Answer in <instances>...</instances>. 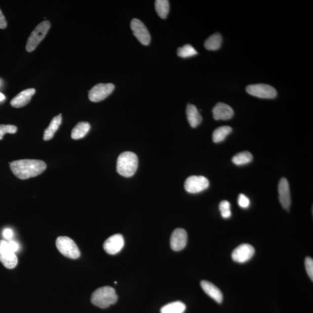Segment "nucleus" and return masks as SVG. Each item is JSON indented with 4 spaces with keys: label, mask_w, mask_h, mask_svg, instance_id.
<instances>
[{
    "label": "nucleus",
    "mask_w": 313,
    "mask_h": 313,
    "mask_svg": "<svg viewBox=\"0 0 313 313\" xmlns=\"http://www.w3.org/2000/svg\"><path fill=\"white\" fill-rule=\"evenodd\" d=\"M155 9L158 15L161 19H165L169 11V2L167 0H157L155 2Z\"/></svg>",
    "instance_id": "obj_25"
},
{
    "label": "nucleus",
    "mask_w": 313,
    "mask_h": 313,
    "mask_svg": "<svg viewBox=\"0 0 313 313\" xmlns=\"http://www.w3.org/2000/svg\"><path fill=\"white\" fill-rule=\"evenodd\" d=\"M5 96L3 94L0 93V102L5 100Z\"/></svg>",
    "instance_id": "obj_34"
},
{
    "label": "nucleus",
    "mask_w": 313,
    "mask_h": 313,
    "mask_svg": "<svg viewBox=\"0 0 313 313\" xmlns=\"http://www.w3.org/2000/svg\"><path fill=\"white\" fill-rule=\"evenodd\" d=\"M51 27L49 21H45L38 24L31 33L28 40L27 41L26 50L28 53L33 52L36 49L39 43L46 36Z\"/></svg>",
    "instance_id": "obj_4"
},
{
    "label": "nucleus",
    "mask_w": 313,
    "mask_h": 313,
    "mask_svg": "<svg viewBox=\"0 0 313 313\" xmlns=\"http://www.w3.org/2000/svg\"><path fill=\"white\" fill-rule=\"evenodd\" d=\"M231 205L228 201H221L219 204L221 215L225 219H228L232 216Z\"/></svg>",
    "instance_id": "obj_27"
},
{
    "label": "nucleus",
    "mask_w": 313,
    "mask_h": 313,
    "mask_svg": "<svg viewBox=\"0 0 313 313\" xmlns=\"http://www.w3.org/2000/svg\"><path fill=\"white\" fill-rule=\"evenodd\" d=\"M305 267L307 273V275L310 279L313 280V260L310 257H306L304 261Z\"/></svg>",
    "instance_id": "obj_29"
},
{
    "label": "nucleus",
    "mask_w": 313,
    "mask_h": 313,
    "mask_svg": "<svg viewBox=\"0 0 313 313\" xmlns=\"http://www.w3.org/2000/svg\"><path fill=\"white\" fill-rule=\"evenodd\" d=\"M238 204H239L240 207L243 208H247L250 205V200L248 198L243 195V194H240L238 199Z\"/></svg>",
    "instance_id": "obj_30"
},
{
    "label": "nucleus",
    "mask_w": 313,
    "mask_h": 313,
    "mask_svg": "<svg viewBox=\"0 0 313 313\" xmlns=\"http://www.w3.org/2000/svg\"><path fill=\"white\" fill-rule=\"evenodd\" d=\"M186 114H187L188 120L190 126L192 128H196L199 125L203 120L199 110L196 106L189 104L186 108Z\"/></svg>",
    "instance_id": "obj_18"
},
{
    "label": "nucleus",
    "mask_w": 313,
    "mask_h": 313,
    "mask_svg": "<svg viewBox=\"0 0 313 313\" xmlns=\"http://www.w3.org/2000/svg\"><path fill=\"white\" fill-rule=\"evenodd\" d=\"M124 245L123 236L120 234L113 235L105 241L104 244L105 251L110 255L117 254Z\"/></svg>",
    "instance_id": "obj_13"
},
{
    "label": "nucleus",
    "mask_w": 313,
    "mask_h": 313,
    "mask_svg": "<svg viewBox=\"0 0 313 313\" xmlns=\"http://www.w3.org/2000/svg\"><path fill=\"white\" fill-rule=\"evenodd\" d=\"M232 130V128L229 126H223L216 128L212 134L213 141L215 143L223 141Z\"/></svg>",
    "instance_id": "obj_23"
},
{
    "label": "nucleus",
    "mask_w": 313,
    "mask_h": 313,
    "mask_svg": "<svg viewBox=\"0 0 313 313\" xmlns=\"http://www.w3.org/2000/svg\"><path fill=\"white\" fill-rule=\"evenodd\" d=\"M222 42V37L219 33H216L209 37L204 43L205 49L209 51H215L220 49Z\"/></svg>",
    "instance_id": "obj_21"
},
{
    "label": "nucleus",
    "mask_w": 313,
    "mask_h": 313,
    "mask_svg": "<svg viewBox=\"0 0 313 313\" xmlns=\"http://www.w3.org/2000/svg\"><path fill=\"white\" fill-rule=\"evenodd\" d=\"M253 159L252 154L247 151L238 153L232 158V162L237 165L249 164Z\"/></svg>",
    "instance_id": "obj_24"
},
{
    "label": "nucleus",
    "mask_w": 313,
    "mask_h": 313,
    "mask_svg": "<svg viewBox=\"0 0 313 313\" xmlns=\"http://www.w3.org/2000/svg\"><path fill=\"white\" fill-rule=\"evenodd\" d=\"M9 247L11 248V250L14 252H17L19 249V245L17 242L14 241H11L9 243Z\"/></svg>",
    "instance_id": "obj_32"
},
{
    "label": "nucleus",
    "mask_w": 313,
    "mask_h": 313,
    "mask_svg": "<svg viewBox=\"0 0 313 313\" xmlns=\"http://www.w3.org/2000/svg\"><path fill=\"white\" fill-rule=\"evenodd\" d=\"M56 245L58 251L68 258L76 259L81 255L77 244L68 237H59L56 241Z\"/></svg>",
    "instance_id": "obj_5"
},
{
    "label": "nucleus",
    "mask_w": 313,
    "mask_h": 313,
    "mask_svg": "<svg viewBox=\"0 0 313 313\" xmlns=\"http://www.w3.org/2000/svg\"><path fill=\"white\" fill-rule=\"evenodd\" d=\"M35 93L33 88L23 90L11 100V105L15 108H22L29 104Z\"/></svg>",
    "instance_id": "obj_16"
},
{
    "label": "nucleus",
    "mask_w": 313,
    "mask_h": 313,
    "mask_svg": "<svg viewBox=\"0 0 313 313\" xmlns=\"http://www.w3.org/2000/svg\"><path fill=\"white\" fill-rule=\"evenodd\" d=\"M186 308V305L184 303L176 301L165 305L161 308V313H184Z\"/></svg>",
    "instance_id": "obj_22"
},
{
    "label": "nucleus",
    "mask_w": 313,
    "mask_h": 313,
    "mask_svg": "<svg viewBox=\"0 0 313 313\" xmlns=\"http://www.w3.org/2000/svg\"><path fill=\"white\" fill-rule=\"evenodd\" d=\"M0 261L6 268L12 269L17 266L18 257L11 250L9 243L0 240Z\"/></svg>",
    "instance_id": "obj_6"
},
{
    "label": "nucleus",
    "mask_w": 313,
    "mask_h": 313,
    "mask_svg": "<svg viewBox=\"0 0 313 313\" xmlns=\"http://www.w3.org/2000/svg\"><path fill=\"white\" fill-rule=\"evenodd\" d=\"M209 182L203 176H191L187 178L185 183V189L188 193H198L208 188Z\"/></svg>",
    "instance_id": "obj_7"
},
{
    "label": "nucleus",
    "mask_w": 313,
    "mask_h": 313,
    "mask_svg": "<svg viewBox=\"0 0 313 313\" xmlns=\"http://www.w3.org/2000/svg\"><path fill=\"white\" fill-rule=\"evenodd\" d=\"M138 166V158L134 153L125 152L118 156L117 171L122 176H132L136 172Z\"/></svg>",
    "instance_id": "obj_2"
},
{
    "label": "nucleus",
    "mask_w": 313,
    "mask_h": 313,
    "mask_svg": "<svg viewBox=\"0 0 313 313\" xmlns=\"http://www.w3.org/2000/svg\"><path fill=\"white\" fill-rule=\"evenodd\" d=\"M118 300V296L116 291L112 287L109 286L103 287L97 289L91 296V302L95 306L106 308L111 305L116 303Z\"/></svg>",
    "instance_id": "obj_3"
},
{
    "label": "nucleus",
    "mask_w": 313,
    "mask_h": 313,
    "mask_svg": "<svg viewBox=\"0 0 313 313\" xmlns=\"http://www.w3.org/2000/svg\"><path fill=\"white\" fill-rule=\"evenodd\" d=\"M247 92L255 97L263 99H273L276 97V89L271 85L264 84L249 85L246 88Z\"/></svg>",
    "instance_id": "obj_8"
},
{
    "label": "nucleus",
    "mask_w": 313,
    "mask_h": 313,
    "mask_svg": "<svg viewBox=\"0 0 313 313\" xmlns=\"http://www.w3.org/2000/svg\"><path fill=\"white\" fill-rule=\"evenodd\" d=\"M278 191L279 193V200L282 207L289 210L291 204L290 185L286 178H282L280 181Z\"/></svg>",
    "instance_id": "obj_14"
},
{
    "label": "nucleus",
    "mask_w": 313,
    "mask_h": 313,
    "mask_svg": "<svg viewBox=\"0 0 313 313\" xmlns=\"http://www.w3.org/2000/svg\"><path fill=\"white\" fill-rule=\"evenodd\" d=\"M213 116L215 120H228L233 117L234 111L231 106L223 104V103H218L212 110Z\"/></svg>",
    "instance_id": "obj_15"
},
{
    "label": "nucleus",
    "mask_w": 313,
    "mask_h": 313,
    "mask_svg": "<svg viewBox=\"0 0 313 313\" xmlns=\"http://www.w3.org/2000/svg\"><path fill=\"white\" fill-rule=\"evenodd\" d=\"M62 119L61 114L53 118L49 127L45 130L44 133H43V140L47 141L53 138L55 133L57 132L59 126L61 124Z\"/></svg>",
    "instance_id": "obj_19"
},
{
    "label": "nucleus",
    "mask_w": 313,
    "mask_h": 313,
    "mask_svg": "<svg viewBox=\"0 0 313 313\" xmlns=\"http://www.w3.org/2000/svg\"><path fill=\"white\" fill-rule=\"evenodd\" d=\"M254 254V248L251 245L244 244L239 245L233 251L232 257L236 262L243 263L250 260Z\"/></svg>",
    "instance_id": "obj_11"
},
{
    "label": "nucleus",
    "mask_w": 313,
    "mask_h": 313,
    "mask_svg": "<svg viewBox=\"0 0 313 313\" xmlns=\"http://www.w3.org/2000/svg\"><path fill=\"white\" fill-rule=\"evenodd\" d=\"M3 236L7 240H10L13 236V232L10 229H7L3 232Z\"/></svg>",
    "instance_id": "obj_33"
},
{
    "label": "nucleus",
    "mask_w": 313,
    "mask_h": 313,
    "mask_svg": "<svg viewBox=\"0 0 313 313\" xmlns=\"http://www.w3.org/2000/svg\"><path fill=\"white\" fill-rule=\"evenodd\" d=\"M188 242V234L184 229L178 228L172 234L170 244L172 250L180 251L184 249Z\"/></svg>",
    "instance_id": "obj_12"
},
{
    "label": "nucleus",
    "mask_w": 313,
    "mask_h": 313,
    "mask_svg": "<svg viewBox=\"0 0 313 313\" xmlns=\"http://www.w3.org/2000/svg\"><path fill=\"white\" fill-rule=\"evenodd\" d=\"M7 26L6 19L4 16L2 11L0 10V29H5Z\"/></svg>",
    "instance_id": "obj_31"
},
{
    "label": "nucleus",
    "mask_w": 313,
    "mask_h": 313,
    "mask_svg": "<svg viewBox=\"0 0 313 313\" xmlns=\"http://www.w3.org/2000/svg\"><path fill=\"white\" fill-rule=\"evenodd\" d=\"M17 126L13 125H0V140H3L6 133H15L17 131Z\"/></svg>",
    "instance_id": "obj_28"
},
{
    "label": "nucleus",
    "mask_w": 313,
    "mask_h": 313,
    "mask_svg": "<svg viewBox=\"0 0 313 313\" xmlns=\"http://www.w3.org/2000/svg\"><path fill=\"white\" fill-rule=\"evenodd\" d=\"M115 86L111 83L108 84H98L95 85L90 91L88 97L90 100L93 102H98L104 100L113 93Z\"/></svg>",
    "instance_id": "obj_9"
},
{
    "label": "nucleus",
    "mask_w": 313,
    "mask_h": 313,
    "mask_svg": "<svg viewBox=\"0 0 313 313\" xmlns=\"http://www.w3.org/2000/svg\"><path fill=\"white\" fill-rule=\"evenodd\" d=\"M130 28H131L133 35L137 37L138 40L142 44L148 46L151 40V37L147 29L140 20L133 19L130 22Z\"/></svg>",
    "instance_id": "obj_10"
},
{
    "label": "nucleus",
    "mask_w": 313,
    "mask_h": 313,
    "mask_svg": "<svg viewBox=\"0 0 313 313\" xmlns=\"http://www.w3.org/2000/svg\"><path fill=\"white\" fill-rule=\"evenodd\" d=\"M10 164L15 176L22 180L40 175L47 168L46 162L38 160H19Z\"/></svg>",
    "instance_id": "obj_1"
},
{
    "label": "nucleus",
    "mask_w": 313,
    "mask_h": 313,
    "mask_svg": "<svg viewBox=\"0 0 313 313\" xmlns=\"http://www.w3.org/2000/svg\"><path fill=\"white\" fill-rule=\"evenodd\" d=\"M91 125L87 122H80L74 126L71 131V138L73 140H77L84 138L88 133Z\"/></svg>",
    "instance_id": "obj_20"
},
{
    "label": "nucleus",
    "mask_w": 313,
    "mask_h": 313,
    "mask_svg": "<svg viewBox=\"0 0 313 313\" xmlns=\"http://www.w3.org/2000/svg\"><path fill=\"white\" fill-rule=\"evenodd\" d=\"M197 54L196 50L190 44H186L180 47L177 51V56L184 58L195 56Z\"/></svg>",
    "instance_id": "obj_26"
},
{
    "label": "nucleus",
    "mask_w": 313,
    "mask_h": 313,
    "mask_svg": "<svg viewBox=\"0 0 313 313\" xmlns=\"http://www.w3.org/2000/svg\"><path fill=\"white\" fill-rule=\"evenodd\" d=\"M201 288L208 296L215 300L217 303H221L223 302V296L219 289L211 282L208 281H202Z\"/></svg>",
    "instance_id": "obj_17"
}]
</instances>
